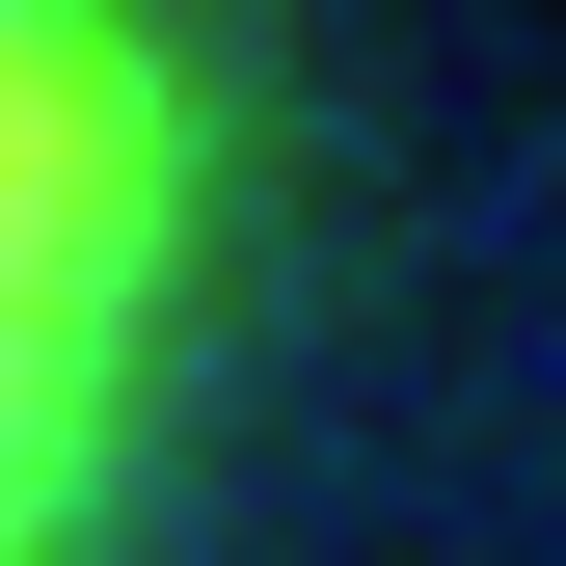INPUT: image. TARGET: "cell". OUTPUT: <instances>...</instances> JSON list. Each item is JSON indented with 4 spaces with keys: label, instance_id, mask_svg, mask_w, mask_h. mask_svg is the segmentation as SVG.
Returning a JSON list of instances; mask_svg holds the SVG:
<instances>
[{
    "label": "cell",
    "instance_id": "6da1fadb",
    "mask_svg": "<svg viewBox=\"0 0 566 566\" xmlns=\"http://www.w3.org/2000/svg\"><path fill=\"white\" fill-rule=\"evenodd\" d=\"M189 217H217V82L163 28H0V566L108 539V459L189 324Z\"/></svg>",
    "mask_w": 566,
    "mask_h": 566
}]
</instances>
